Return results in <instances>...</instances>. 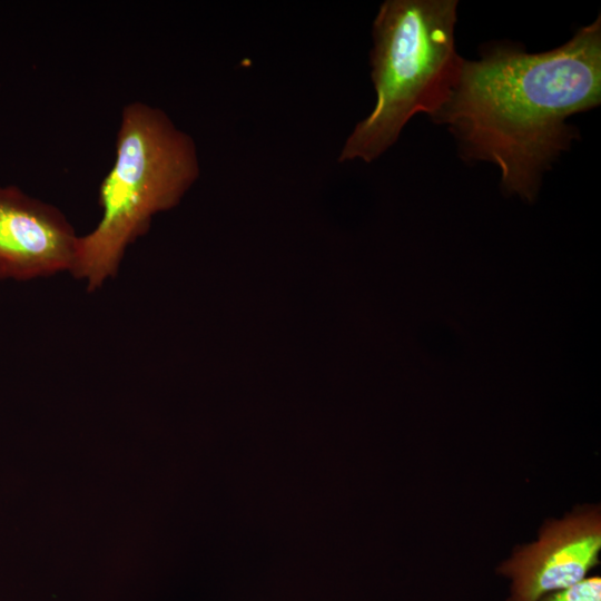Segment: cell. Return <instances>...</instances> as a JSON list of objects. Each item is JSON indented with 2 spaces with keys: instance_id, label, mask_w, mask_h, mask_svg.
<instances>
[{
  "instance_id": "3",
  "label": "cell",
  "mask_w": 601,
  "mask_h": 601,
  "mask_svg": "<svg viewBox=\"0 0 601 601\" xmlns=\"http://www.w3.org/2000/svg\"><path fill=\"white\" fill-rule=\"evenodd\" d=\"M456 0H386L373 22L376 104L359 121L339 161L371 162L417 114L433 119L447 104L464 59L455 48Z\"/></svg>"
},
{
  "instance_id": "6",
  "label": "cell",
  "mask_w": 601,
  "mask_h": 601,
  "mask_svg": "<svg viewBox=\"0 0 601 601\" xmlns=\"http://www.w3.org/2000/svg\"><path fill=\"white\" fill-rule=\"evenodd\" d=\"M539 601H601V578L587 577L566 589L544 595Z\"/></svg>"
},
{
  "instance_id": "5",
  "label": "cell",
  "mask_w": 601,
  "mask_h": 601,
  "mask_svg": "<svg viewBox=\"0 0 601 601\" xmlns=\"http://www.w3.org/2000/svg\"><path fill=\"white\" fill-rule=\"evenodd\" d=\"M78 235L53 205L0 187V278L27 280L71 272Z\"/></svg>"
},
{
  "instance_id": "1",
  "label": "cell",
  "mask_w": 601,
  "mask_h": 601,
  "mask_svg": "<svg viewBox=\"0 0 601 601\" xmlns=\"http://www.w3.org/2000/svg\"><path fill=\"white\" fill-rule=\"evenodd\" d=\"M601 101V17L564 45L529 53L497 45L463 61L459 81L432 119L447 126L461 155L489 161L508 194L533 201L542 176L573 130L565 120Z\"/></svg>"
},
{
  "instance_id": "4",
  "label": "cell",
  "mask_w": 601,
  "mask_h": 601,
  "mask_svg": "<svg viewBox=\"0 0 601 601\" xmlns=\"http://www.w3.org/2000/svg\"><path fill=\"white\" fill-rule=\"evenodd\" d=\"M599 509L582 510L546 523L534 543L502 563L499 572L511 579L508 601H539L588 577L599 563Z\"/></svg>"
},
{
  "instance_id": "2",
  "label": "cell",
  "mask_w": 601,
  "mask_h": 601,
  "mask_svg": "<svg viewBox=\"0 0 601 601\" xmlns=\"http://www.w3.org/2000/svg\"><path fill=\"white\" fill-rule=\"evenodd\" d=\"M199 175L194 140L165 111L142 101L124 106L115 160L102 178L100 220L78 237L71 274L95 292L117 275L129 245L157 213L176 206Z\"/></svg>"
}]
</instances>
